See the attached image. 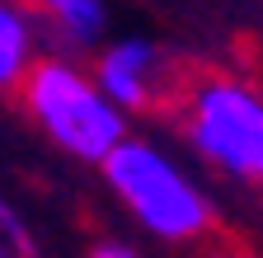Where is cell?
Returning a JSON list of instances; mask_svg holds the SVG:
<instances>
[{"instance_id": "obj_1", "label": "cell", "mask_w": 263, "mask_h": 258, "mask_svg": "<svg viewBox=\"0 0 263 258\" xmlns=\"http://www.w3.org/2000/svg\"><path fill=\"white\" fill-rule=\"evenodd\" d=\"M14 108L57 155L89 169H104L108 155L132 136L127 113L108 99L94 71L71 52H47L14 85Z\"/></svg>"}, {"instance_id": "obj_2", "label": "cell", "mask_w": 263, "mask_h": 258, "mask_svg": "<svg viewBox=\"0 0 263 258\" xmlns=\"http://www.w3.org/2000/svg\"><path fill=\"white\" fill-rule=\"evenodd\" d=\"M183 146L202 165L263 197V85L249 75L207 71L174 94Z\"/></svg>"}, {"instance_id": "obj_3", "label": "cell", "mask_w": 263, "mask_h": 258, "mask_svg": "<svg viewBox=\"0 0 263 258\" xmlns=\"http://www.w3.org/2000/svg\"><path fill=\"white\" fill-rule=\"evenodd\" d=\"M99 174H104L113 202L127 211V221L141 225L151 240L193 244L216 221L212 192L202 188V178L151 136H127Z\"/></svg>"}, {"instance_id": "obj_4", "label": "cell", "mask_w": 263, "mask_h": 258, "mask_svg": "<svg viewBox=\"0 0 263 258\" xmlns=\"http://www.w3.org/2000/svg\"><path fill=\"white\" fill-rule=\"evenodd\" d=\"M89 71L127 117L132 113H155L160 104H174V94H179L170 52L146 33L108 38L99 52H89Z\"/></svg>"}, {"instance_id": "obj_5", "label": "cell", "mask_w": 263, "mask_h": 258, "mask_svg": "<svg viewBox=\"0 0 263 258\" xmlns=\"http://www.w3.org/2000/svg\"><path fill=\"white\" fill-rule=\"evenodd\" d=\"M52 52H99L108 43V0H28Z\"/></svg>"}, {"instance_id": "obj_6", "label": "cell", "mask_w": 263, "mask_h": 258, "mask_svg": "<svg viewBox=\"0 0 263 258\" xmlns=\"http://www.w3.org/2000/svg\"><path fill=\"white\" fill-rule=\"evenodd\" d=\"M47 56V33L28 0H0V85L14 94V85Z\"/></svg>"}, {"instance_id": "obj_7", "label": "cell", "mask_w": 263, "mask_h": 258, "mask_svg": "<svg viewBox=\"0 0 263 258\" xmlns=\"http://www.w3.org/2000/svg\"><path fill=\"white\" fill-rule=\"evenodd\" d=\"M0 258H43L38 235L24 225V216H19L14 207L0 211Z\"/></svg>"}, {"instance_id": "obj_8", "label": "cell", "mask_w": 263, "mask_h": 258, "mask_svg": "<svg viewBox=\"0 0 263 258\" xmlns=\"http://www.w3.org/2000/svg\"><path fill=\"white\" fill-rule=\"evenodd\" d=\"M89 258H146V253L127 240H99V244H89Z\"/></svg>"}]
</instances>
